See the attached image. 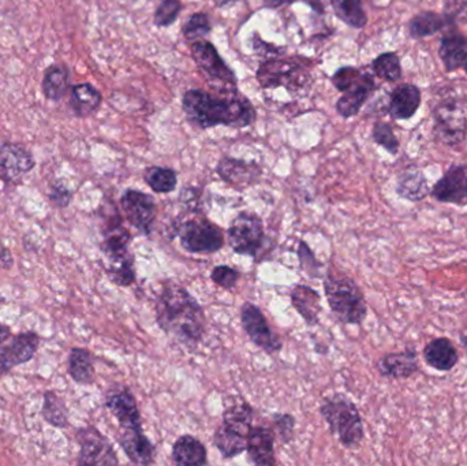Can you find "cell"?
<instances>
[{
  "mask_svg": "<svg viewBox=\"0 0 467 466\" xmlns=\"http://www.w3.org/2000/svg\"><path fill=\"white\" fill-rule=\"evenodd\" d=\"M155 311L161 331L179 344L196 347L203 341L206 331V312L185 287L175 282L163 284L156 299Z\"/></svg>",
  "mask_w": 467,
  "mask_h": 466,
  "instance_id": "obj_1",
  "label": "cell"
},
{
  "mask_svg": "<svg viewBox=\"0 0 467 466\" xmlns=\"http://www.w3.org/2000/svg\"><path fill=\"white\" fill-rule=\"evenodd\" d=\"M182 108L186 120L199 128H246L256 120V110L246 97L221 99L199 89H191L183 95Z\"/></svg>",
  "mask_w": 467,
  "mask_h": 466,
  "instance_id": "obj_2",
  "label": "cell"
},
{
  "mask_svg": "<svg viewBox=\"0 0 467 466\" xmlns=\"http://www.w3.org/2000/svg\"><path fill=\"white\" fill-rule=\"evenodd\" d=\"M320 415L327 423L330 432L338 438L343 447L357 450L362 445L365 427L354 400L340 392L331 395L323 400Z\"/></svg>",
  "mask_w": 467,
  "mask_h": 466,
  "instance_id": "obj_3",
  "label": "cell"
},
{
  "mask_svg": "<svg viewBox=\"0 0 467 466\" xmlns=\"http://www.w3.org/2000/svg\"><path fill=\"white\" fill-rule=\"evenodd\" d=\"M324 291L330 309L340 323L361 326L365 322L368 304L354 279L331 268L324 278Z\"/></svg>",
  "mask_w": 467,
  "mask_h": 466,
  "instance_id": "obj_4",
  "label": "cell"
},
{
  "mask_svg": "<svg viewBox=\"0 0 467 466\" xmlns=\"http://www.w3.org/2000/svg\"><path fill=\"white\" fill-rule=\"evenodd\" d=\"M310 60L304 58H272L261 63L257 82L262 88L284 87L287 90L301 89L310 80Z\"/></svg>",
  "mask_w": 467,
  "mask_h": 466,
  "instance_id": "obj_5",
  "label": "cell"
},
{
  "mask_svg": "<svg viewBox=\"0 0 467 466\" xmlns=\"http://www.w3.org/2000/svg\"><path fill=\"white\" fill-rule=\"evenodd\" d=\"M433 138L451 150H459L466 143L467 113L455 99H443L432 111Z\"/></svg>",
  "mask_w": 467,
  "mask_h": 466,
  "instance_id": "obj_6",
  "label": "cell"
},
{
  "mask_svg": "<svg viewBox=\"0 0 467 466\" xmlns=\"http://www.w3.org/2000/svg\"><path fill=\"white\" fill-rule=\"evenodd\" d=\"M176 234L182 248L189 253H214L224 245L222 229L203 215H197L179 224Z\"/></svg>",
  "mask_w": 467,
  "mask_h": 466,
  "instance_id": "obj_7",
  "label": "cell"
},
{
  "mask_svg": "<svg viewBox=\"0 0 467 466\" xmlns=\"http://www.w3.org/2000/svg\"><path fill=\"white\" fill-rule=\"evenodd\" d=\"M229 244L232 252L256 259L267 243L264 221L257 214L241 213L230 223Z\"/></svg>",
  "mask_w": 467,
  "mask_h": 466,
  "instance_id": "obj_8",
  "label": "cell"
},
{
  "mask_svg": "<svg viewBox=\"0 0 467 466\" xmlns=\"http://www.w3.org/2000/svg\"><path fill=\"white\" fill-rule=\"evenodd\" d=\"M75 440L80 446L77 465H118L120 458L107 437L92 425L78 428Z\"/></svg>",
  "mask_w": 467,
  "mask_h": 466,
  "instance_id": "obj_9",
  "label": "cell"
},
{
  "mask_svg": "<svg viewBox=\"0 0 467 466\" xmlns=\"http://www.w3.org/2000/svg\"><path fill=\"white\" fill-rule=\"evenodd\" d=\"M191 52L197 66L206 73V77L211 78L212 82L223 85L227 92H236V73L227 66V63L222 59L218 50L211 42L197 40L191 43Z\"/></svg>",
  "mask_w": 467,
  "mask_h": 466,
  "instance_id": "obj_10",
  "label": "cell"
},
{
  "mask_svg": "<svg viewBox=\"0 0 467 466\" xmlns=\"http://www.w3.org/2000/svg\"><path fill=\"white\" fill-rule=\"evenodd\" d=\"M121 208L130 226L144 236H151L155 226L158 208L155 198L136 189H128L121 196Z\"/></svg>",
  "mask_w": 467,
  "mask_h": 466,
  "instance_id": "obj_11",
  "label": "cell"
},
{
  "mask_svg": "<svg viewBox=\"0 0 467 466\" xmlns=\"http://www.w3.org/2000/svg\"><path fill=\"white\" fill-rule=\"evenodd\" d=\"M35 167V156L22 144H0V181L4 185H21L25 176Z\"/></svg>",
  "mask_w": 467,
  "mask_h": 466,
  "instance_id": "obj_12",
  "label": "cell"
},
{
  "mask_svg": "<svg viewBox=\"0 0 467 466\" xmlns=\"http://www.w3.org/2000/svg\"><path fill=\"white\" fill-rule=\"evenodd\" d=\"M105 405L120 423L121 431L143 430L137 400L128 385L122 383L111 385L105 392Z\"/></svg>",
  "mask_w": 467,
  "mask_h": 466,
  "instance_id": "obj_13",
  "label": "cell"
},
{
  "mask_svg": "<svg viewBox=\"0 0 467 466\" xmlns=\"http://www.w3.org/2000/svg\"><path fill=\"white\" fill-rule=\"evenodd\" d=\"M241 323L250 341L265 353L275 354L282 350L283 344L279 335L272 331L264 314L257 305L252 302H245L242 305Z\"/></svg>",
  "mask_w": 467,
  "mask_h": 466,
  "instance_id": "obj_14",
  "label": "cell"
},
{
  "mask_svg": "<svg viewBox=\"0 0 467 466\" xmlns=\"http://www.w3.org/2000/svg\"><path fill=\"white\" fill-rule=\"evenodd\" d=\"M42 337L36 331H24L12 335V338L0 347V377L32 361L39 352Z\"/></svg>",
  "mask_w": 467,
  "mask_h": 466,
  "instance_id": "obj_15",
  "label": "cell"
},
{
  "mask_svg": "<svg viewBox=\"0 0 467 466\" xmlns=\"http://www.w3.org/2000/svg\"><path fill=\"white\" fill-rule=\"evenodd\" d=\"M431 196L433 200L441 204L451 206H467V165L455 163L436 181L431 188Z\"/></svg>",
  "mask_w": 467,
  "mask_h": 466,
  "instance_id": "obj_16",
  "label": "cell"
},
{
  "mask_svg": "<svg viewBox=\"0 0 467 466\" xmlns=\"http://www.w3.org/2000/svg\"><path fill=\"white\" fill-rule=\"evenodd\" d=\"M420 357L416 347H406L402 352H391L376 362V371L385 379H410L420 372Z\"/></svg>",
  "mask_w": 467,
  "mask_h": 466,
  "instance_id": "obj_17",
  "label": "cell"
},
{
  "mask_svg": "<svg viewBox=\"0 0 467 466\" xmlns=\"http://www.w3.org/2000/svg\"><path fill=\"white\" fill-rule=\"evenodd\" d=\"M216 173L221 180L237 189L249 188L260 183L262 170L257 163L245 162L241 159L224 156L216 166Z\"/></svg>",
  "mask_w": 467,
  "mask_h": 466,
  "instance_id": "obj_18",
  "label": "cell"
},
{
  "mask_svg": "<svg viewBox=\"0 0 467 466\" xmlns=\"http://www.w3.org/2000/svg\"><path fill=\"white\" fill-rule=\"evenodd\" d=\"M377 88L373 75L370 73H363L357 84L348 88L340 96V99L337 103L338 114L345 120L355 117L360 113L361 108L365 105V103L372 97Z\"/></svg>",
  "mask_w": 467,
  "mask_h": 466,
  "instance_id": "obj_19",
  "label": "cell"
},
{
  "mask_svg": "<svg viewBox=\"0 0 467 466\" xmlns=\"http://www.w3.org/2000/svg\"><path fill=\"white\" fill-rule=\"evenodd\" d=\"M275 440L276 433L272 428L253 425L247 435L246 453L250 462L261 466L275 465Z\"/></svg>",
  "mask_w": 467,
  "mask_h": 466,
  "instance_id": "obj_20",
  "label": "cell"
},
{
  "mask_svg": "<svg viewBox=\"0 0 467 466\" xmlns=\"http://www.w3.org/2000/svg\"><path fill=\"white\" fill-rule=\"evenodd\" d=\"M439 57L447 73L463 69L467 63V36L458 27H448L441 36Z\"/></svg>",
  "mask_w": 467,
  "mask_h": 466,
  "instance_id": "obj_21",
  "label": "cell"
},
{
  "mask_svg": "<svg viewBox=\"0 0 467 466\" xmlns=\"http://www.w3.org/2000/svg\"><path fill=\"white\" fill-rule=\"evenodd\" d=\"M423 102V93L416 85L405 82L391 92L387 113L393 120H409L416 114Z\"/></svg>",
  "mask_w": 467,
  "mask_h": 466,
  "instance_id": "obj_22",
  "label": "cell"
},
{
  "mask_svg": "<svg viewBox=\"0 0 467 466\" xmlns=\"http://www.w3.org/2000/svg\"><path fill=\"white\" fill-rule=\"evenodd\" d=\"M423 359L425 364L438 372H451L458 365L459 352L455 344L447 337L431 339L424 346Z\"/></svg>",
  "mask_w": 467,
  "mask_h": 466,
  "instance_id": "obj_23",
  "label": "cell"
},
{
  "mask_svg": "<svg viewBox=\"0 0 467 466\" xmlns=\"http://www.w3.org/2000/svg\"><path fill=\"white\" fill-rule=\"evenodd\" d=\"M395 193L409 203H421L431 195V186L424 171L411 165L396 176Z\"/></svg>",
  "mask_w": 467,
  "mask_h": 466,
  "instance_id": "obj_24",
  "label": "cell"
},
{
  "mask_svg": "<svg viewBox=\"0 0 467 466\" xmlns=\"http://www.w3.org/2000/svg\"><path fill=\"white\" fill-rule=\"evenodd\" d=\"M118 442L131 463L141 466L155 463V446L144 430L121 431Z\"/></svg>",
  "mask_w": 467,
  "mask_h": 466,
  "instance_id": "obj_25",
  "label": "cell"
},
{
  "mask_svg": "<svg viewBox=\"0 0 467 466\" xmlns=\"http://www.w3.org/2000/svg\"><path fill=\"white\" fill-rule=\"evenodd\" d=\"M133 241L130 231L123 226L122 218L118 211H113V215L108 216L103 228V241L100 244V251L105 259L110 257L122 256L128 253V246Z\"/></svg>",
  "mask_w": 467,
  "mask_h": 466,
  "instance_id": "obj_26",
  "label": "cell"
},
{
  "mask_svg": "<svg viewBox=\"0 0 467 466\" xmlns=\"http://www.w3.org/2000/svg\"><path fill=\"white\" fill-rule=\"evenodd\" d=\"M292 307L307 326H317L322 314V296L313 287L307 284H297L290 293Z\"/></svg>",
  "mask_w": 467,
  "mask_h": 466,
  "instance_id": "obj_27",
  "label": "cell"
},
{
  "mask_svg": "<svg viewBox=\"0 0 467 466\" xmlns=\"http://www.w3.org/2000/svg\"><path fill=\"white\" fill-rule=\"evenodd\" d=\"M173 462L181 466L208 465V453L201 440L193 435H182L174 442Z\"/></svg>",
  "mask_w": 467,
  "mask_h": 466,
  "instance_id": "obj_28",
  "label": "cell"
},
{
  "mask_svg": "<svg viewBox=\"0 0 467 466\" xmlns=\"http://www.w3.org/2000/svg\"><path fill=\"white\" fill-rule=\"evenodd\" d=\"M67 374L73 382L80 385L95 383V356L85 347H73L67 359Z\"/></svg>",
  "mask_w": 467,
  "mask_h": 466,
  "instance_id": "obj_29",
  "label": "cell"
},
{
  "mask_svg": "<svg viewBox=\"0 0 467 466\" xmlns=\"http://www.w3.org/2000/svg\"><path fill=\"white\" fill-rule=\"evenodd\" d=\"M453 27L449 25L444 12H421L411 17L409 21V35L411 39L420 40L435 36L439 32Z\"/></svg>",
  "mask_w": 467,
  "mask_h": 466,
  "instance_id": "obj_30",
  "label": "cell"
},
{
  "mask_svg": "<svg viewBox=\"0 0 467 466\" xmlns=\"http://www.w3.org/2000/svg\"><path fill=\"white\" fill-rule=\"evenodd\" d=\"M214 445L218 448L222 457L230 460V458L238 457L242 453L246 452L247 435L221 423L214 433Z\"/></svg>",
  "mask_w": 467,
  "mask_h": 466,
  "instance_id": "obj_31",
  "label": "cell"
},
{
  "mask_svg": "<svg viewBox=\"0 0 467 466\" xmlns=\"http://www.w3.org/2000/svg\"><path fill=\"white\" fill-rule=\"evenodd\" d=\"M102 93L98 92L92 84H78L70 92V108L73 114L78 118H87L95 114L102 105Z\"/></svg>",
  "mask_w": 467,
  "mask_h": 466,
  "instance_id": "obj_32",
  "label": "cell"
},
{
  "mask_svg": "<svg viewBox=\"0 0 467 466\" xmlns=\"http://www.w3.org/2000/svg\"><path fill=\"white\" fill-rule=\"evenodd\" d=\"M70 73L63 65H52L43 75L42 89L51 102H60L69 90Z\"/></svg>",
  "mask_w": 467,
  "mask_h": 466,
  "instance_id": "obj_33",
  "label": "cell"
},
{
  "mask_svg": "<svg viewBox=\"0 0 467 466\" xmlns=\"http://www.w3.org/2000/svg\"><path fill=\"white\" fill-rule=\"evenodd\" d=\"M105 274L113 284L120 287H130L135 283L137 274L135 269V257L128 253L107 259Z\"/></svg>",
  "mask_w": 467,
  "mask_h": 466,
  "instance_id": "obj_34",
  "label": "cell"
},
{
  "mask_svg": "<svg viewBox=\"0 0 467 466\" xmlns=\"http://www.w3.org/2000/svg\"><path fill=\"white\" fill-rule=\"evenodd\" d=\"M42 417L45 423L58 430L69 427V410L63 398L52 390L43 392Z\"/></svg>",
  "mask_w": 467,
  "mask_h": 466,
  "instance_id": "obj_35",
  "label": "cell"
},
{
  "mask_svg": "<svg viewBox=\"0 0 467 466\" xmlns=\"http://www.w3.org/2000/svg\"><path fill=\"white\" fill-rule=\"evenodd\" d=\"M333 12L340 21L354 29H362L368 24V15L363 10L362 0H331Z\"/></svg>",
  "mask_w": 467,
  "mask_h": 466,
  "instance_id": "obj_36",
  "label": "cell"
},
{
  "mask_svg": "<svg viewBox=\"0 0 467 466\" xmlns=\"http://www.w3.org/2000/svg\"><path fill=\"white\" fill-rule=\"evenodd\" d=\"M254 413L256 410L249 402L238 400L224 410L222 423L249 435L250 430L253 427Z\"/></svg>",
  "mask_w": 467,
  "mask_h": 466,
  "instance_id": "obj_37",
  "label": "cell"
},
{
  "mask_svg": "<svg viewBox=\"0 0 467 466\" xmlns=\"http://www.w3.org/2000/svg\"><path fill=\"white\" fill-rule=\"evenodd\" d=\"M144 180L146 185L152 189L155 193L160 195H167L171 191L175 190L178 185V175L173 168L159 167V166H152L148 167L144 173Z\"/></svg>",
  "mask_w": 467,
  "mask_h": 466,
  "instance_id": "obj_38",
  "label": "cell"
},
{
  "mask_svg": "<svg viewBox=\"0 0 467 466\" xmlns=\"http://www.w3.org/2000/svg\"><path fill=\"white\" fill-rule=\"evenodd\" d=\"M372 72L383 82H398L402 80L403 70L401 58L396 52H383L372 62Z\"/></svg>",
  "mask_w": 467,
  "mask_h": 466,
  "instance_id": "obj_39",
  "label": "cell"
},
{
  "mask_svg": "<svg viewBox=\"0 0 467 466\" xmlns=\"http://www.w3.org/2000/svg\"><path fill=\"white\" fill-rule=\"evenodd\" d=\"M372 140L377 144L378 147L387 151L390 155H398L399 150H401V143L393 132V126L390 123L383 122V120H378L373 125Z\"/></svg>",
  "mask_w": 467,
  "mask_h": 466,
  "instance_id": "obj_40",
  "label": "cell"
},
{
  "mask_svg": "<svg viewBox=\"0 0 467 466\" xmlns=\"http://www.w3.org/2000/svg\"><path fill=\"white\" fill-rule=\"evenodd\" d=\"M211 22H209V17L206 12H196V14L191 15V19L182 27L183 36L191 43L203 40L204 37L211 34Z\"/></svg>",
  "mask_w": 467,
  "mask_h": 466,
  "instance_id": "obj_41",
  "label": "cell"
},
{
  "mask_svg": "<svg viewBox=\"0 0 467 466\" xmlns=\"http://www.w3.org/2000/svg\"><path fill=\"white\" fill-rule=\"evenodd\" d=\"M182 9L181 0H161L153 15V22L159 27H171L175 24Z\"/></svg>",
  "mask_w": 467,
  "mask_h": 466,
  "instance_id": "obj_42",
  "label": "cell"
},
{
  "mask_svg": "<svg viewBox=\"0 0 467 466\" xmlns=\"http://www.w3.org/2000/svg\"><path fill=\"white\" fill-rule=\"evenodd\" d=\"M241 278V272L234 267L216 266L211 272V279L224 291H232Z\"/></svg>",
  "mask_w": 467,
  "mask_h": 466,
  "instance_id": "obj_43",
  "label": "cell"
},
{
  "mask_svg": "<svg viewBox=\"0 0 467 466\" xmlns=\"http://www.w3.org/2000/svg\"><path fill=\"white\" fill-rule=\"evenodd\" d=\"M298 257H300V264L301 268L307 272L310 278H320V268H322V263L315 259V253L312 249L307 246L305 241H300L298 244Z\"/></svg>",
  "mask_w": 467,
  "mask_h": 466,
  "instance_id": "obj_44",
  "label": "cell"
},
{
  "mask_svg": "<svg viewBox=\"0 0 467 466\" xmlns=\"http://www.w3.org/2000/svg\"><path fill=\"white\" fill-rule=\"evenodd\" d=\"M275 433L283 443H289L294 438L295 417L290 413H275L272 416Z\"/></svg>",
  "mask_w": 467,
  "mask_h": 466,
  "instance_id": "obj_45",
  "label": "cell"
},
{
  "mask_svg": "<svg viewBox=\"0 0 467 466\" xmlns=\"http://www.w3.org/2000/svg\"><path fill=\"white\" fill-rule=\"evenodd\" d=\"M363 72H361L357 67L345 66L340 67L339 70L335 72V74L331 77L333 87L337 88L339 92H345L348 88H352L353 85L357 84L358 80L362 77Z\"/></svg>",
  "mask_w": 467,
  "mask_h": 466,
  "instance_id": "obj_46",
  "label": "cell"
},
{
  "mask_svg": "<svg viewBox=\"0 0 467 466\" xmlns=\"http://www.w3.org/2000/svg\"><path fill=\"white\" fill-rule=\"evenodd\" d=\"M48 198H50V201H51L55 208L65 210V208H67L72 204L73 191L67 188V185L63 181L57 180L50 186Z\"/></svg>",
  "mask_w": 467,
  "mask_h": 466,
  "instance_id": "obj_47",
  "label": "cell"
},
{
  "mask_svg": "<svg viewBox=\"0 0 467 466\" xmlns=\"http://www.w3.org/2000/svg\"><path fill=\"white\" fill-rule=\"evenodd\" d=\"M443 12L451 27H458L461 19H467V0H447Z\"/></svg>",
  "mask_w": 467,
  "mask_h": 466,
  "instance_id": "obj_48",
  "label": "cell"
},
{
  "mask_svg": "<svg viewBox=\"0 0 467 466\" xmlns=\"http://www.w3.org/2000/svg\"><path fill=\"white\" fill-rule=\"evenodd\" d=\"M252 44H253V50L260 55V57L264 58H279L282 57V54H284V48L275 47L274 44H269V43L262 42L260 39L259 35H253L252 37ZM267 59V60H269Z\"/></svg>",
  "mask_w": 467,
  "mask_h": 466,
  "instance_id": "obj_49",
  "label": "cell"
},
{
  "mask_svg": "<svg viewBox=\"0 0 467 466\" xmlns=\"http://www.w3.org/2000/svg\"><path fill=\"white\" fill-rule=\"evenodd\" d=\"M14 266V257L7 246L0 243V269H12Z\"/></svg>",
  "mask_w": 467,
  "mask_h": 466,
  "instance_id": "obj_50",
  "label": "cell"
},
{
  "mask_svg": "<svg viewBox=\"0 0 467 466\" xmlns=\"http://www.w3.org/2000/svg\"><path fill=\"white\" fill-rule=\"evenodd\" d=\"M12 337V329L0 322V347L4 346Z\"/></svg>",
  "mask_w": 467,
  "mask_h": 466,
  "instance_id": "obj_51",
  "label": "cell"
},
{
  "mask_svg": "<svg viewBox=\"0 0 467 466\" xmlns=\"http://www.w3.org/2000/svg\"><path fill=\"white\" fill-rule=\"evenodd\" d=\"M297 0H264V6L269 9H277V7L284 6V4H295Z\"/></svg>",
  "mask_w": 467,
  "mask_h": 466,
  "instance_id": "obj_52",
  "label": "cell"
},
{
  "mask_svg": "<svg viewBox=\"0 0 467 466\" xmlns=\"http://www.w3.org/2000/svg\"><path fill=\"white\" fill-rule=\"evenodd\" d=\"M310 9L315 10V12L323 14L324 12V6H323V0H304Z\"/></svg>",
  "mask_w": 467,
  "mask_h": 466,
  "instance_id": "obj_53",
  "label": "cell"
},
{
  "mask_svg": "<svg viewBox=\"0 0 467 466\" xmlns=\"http://www.w3.org/2000/svg\"><path fill=\"white\" fill-rule=\"evenodd\" d=\"M236 0H214V4H218L219 7L227 6V4H234Z\"/></svg>",
  "mask_w": 467,
  "mask_h": 466,
  "instance_id": "obj_54",
  "label": "cell"
},
{
  "mask_svg": "<svg viewBox=\"0 0 467 466\" xmlns=\"http://www.w3.org/2000/svg\"><path fill=\"white\" fill-rule=\"evenodd\" d=\"M461 342L464 347H467V335H461Z\"/></svg>",
  "mask_w": 467,
  "mask_h": 466,
  "instance_id": "obj_55",
  "label": "cell"
},
{
  "mask_svg": "<svg viewBox=\"0 0 467 466\" xmlns=\"http://www.w3.org/2000/svg\"><path fill=\"white\" fill-rule=\"evenodd\" d=\"M462 70H463V72L466 73V74H467V63H466V66H464L463 69H462Z\"/></svg>",
  "mask_w": 467,
  "mask_h": 466,
  "instance_id": "obj_56",
  "label": "cell"
}]
</instances>
